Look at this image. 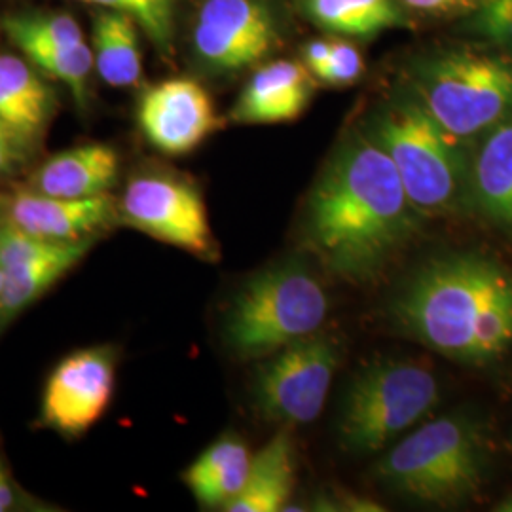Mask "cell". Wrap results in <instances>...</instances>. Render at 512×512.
Here are the masks:
<instances>
[{
	"mask_svg": "<svg viewBox=\"0 0 512 512\" xmlns=\"http://www.w3.org/2000/svg\"><path fill=\"white\" fill-rule=\"evenodd\" d=\"M274 18L262 0H205L194 27V46L220 71L255 65L274 48Z\"/></svg>",
	"mask_w": 512,
	"mask_h": 512,
	"instance_id": "11",
	"label": "cell"
},
{
	"mask_svg": "<svg viewBox=\"0 0 512 512\" xmlns=\"http://www.w3.org/2000/svg\"><path fill=\"white\" fill-rule=\"evenodd\" d=\"M365 71L361 52L344 40H332L329 61L317 78L329 86H351Z\"/></svg>",
	"mask_w": 512,
	"mask_h": 512,
	"instance_id": "27",
	"label": "cell"
},
{
	"mask_svg": "<svg viewBox=\"0 0 512 512\" xmlns=\"http://www.w3.org/2000/svg\"><path fill=\"white\" fill-rule=\"evenodd\" d=\"M95 69L112 88H131L143 78L137 23L120 12H103L93 25Z\"/></svg>",
	"mask_w": 512,
	"mask_h": 512,
	"instance_id": "21",
	"label": "cell"
},
{
	"mask_svg": "<svg viewBox=\"0 0 512 512\" xmlns=\"http://www.w3.org/2000/svg\"><path fill=\"white\" fill-rule=\"evenodd\" d=\"M338 361L336 342L319 334L275 351L256 372V412L289 427L311 423L325 408Z\"/></svg>",
	"mask_w": 512,
	"mask_h": 512,
	"instance_id": "8",
	"label": "cell"
},
{
	"mask_svg": "<svg viewBox=\"0 0 512 512\" xmlns=\"http://www.w3.org/2000/svg\"><path fill=\"white\" fill-rule=\"evenodd\" d=\"M296 454L287 431H279L253 456L247 482L238 497L224 509L228 512L285 511L294 490Z\"/></svg>",
	"mask_w": 512,
	"mask_h": 512,
	"instance_id": "19",
	"label": "cell"
},
{
	"mask_svg": "<svg viewBox=\"0 0 512 512\" xmlns=\"http://www.w3.org/2000/svg\"><path fill=\"white\" fill-rule=\"evenodd\" d=\"M84 4L103 6L110 12L126 14L147 33L156 48L164 54L171 52L173 19L177 0H76Z\"/></svg>",
	"mask_w": 512,
	"mask_h": 512,
	"instance_id": "24",
	"label": "cell"
},
{
	"mask_svg": "<svg viewBox=\"0 0 512 512\" xmlns=\"http://www.w3.org/2000/svg\"><path fill=\"white\" fill-rule=\"evenodd\" d=\"M120 160L109 145H84L55 154L35 175L40 194L55 198H92L107 194L118 179Z\"/></svg>",
	"mask_w": 512,
	"mask_h": 512,
	"instance_id": "17",
	"label": "cell"
},
{
	"mask_svg": "<svg viewBox=\"0 0 512 512\" xmlns=\"http://www.w3.org/2000/svg\"><path fill=\"white\" fill-rule=\"evenodd\" d=\"M95 241L97 236L74 241H50L37 255L6 268L0 293V323H8L50 291L63 275L69 274L92 251Z\"/></svg>",
	"mask_w": 512,
	"mask_h": 512,
	"instance_id": "16",
	"label": "cell"
},
{
	"mask_svg": "<svg viewBox=\"0 0 512 512\" xmlns=\"http://www.w3.org/2000/svg\"><path fill=\"white\" fill-rule=\"evenodd\" d=\"M317 27L340 37L368 38L406 25L399 0H294Z\"/></svg>",
	"mask_w": 512,
	"mask_h": 512,
	"instance_id": "20",
	"label": "cell"
},
{
	"mask_svg": "<svg viewBox=\"0 0 512 512\" xmlns=\"http://www.w3.org/2000/svg\"><path fill=\"white\" fill-rule=\"evenodd\" d=\"M329 310L317 275L298 260H285L245 281L226 313L224 338L241 359L268 357L317 334Z\"/></svg>",
	"mask_w": 512,
	"mask_h": 512,
	"instance_id": "5",
	"label": "cell"
},
{
	"mask_svg": "<svg viewBox=\"0 0 512 512\" xmlns=\"http://www.w3.org/2000/svg\"><path fill=\"white\" fill-rule=\"evenodd\" d=\"M0 215H4V202H0Z\"/></svg>",
	"mask_w": 512,
	"mask_h": 512,
	"instance_id": "34",
	"label": "cell"
},
{
	"mask_svg": "<svg viewBox=\"0 0 512 512\" xmlns=\"http://www.w3.org/2000/svg\"><path fill=\"white\" fill-rule=\"evenodd\" d=\"M486 459V444L475 421L444 416L395 444L376 465V476L399 494L446 507L480 490Z\"/></svg>",
	"mask_w": 512,
	"mask_h": 512,
	"instance_id": "6",
	"label": "cell"
},
{
	"mask_svg": "<svg viewBox=\"0 0 512 512\" xmlns=\"http://www.w3.org/2000/svg\"><path fill=\"white\" fill-rule=\"evenodd\" d=\"M249 446L226 433L207 446L183 473V482L205 509L224 511L243 490L251 469Z\"/></svg>",
	"mask_w": 512,
	"mask_h": 512,
	"instance_id": "18",
	"label": "cell"
},
{
	"mask_svg": "<svg viewBox=\"0 0 512 512\" xmlns=\"http://www.w3.org/2000/svg\"><path fill=\"white\" fill-rule=\"evenodd\" d=\"M366 133L384 148L421 217L467 207L471 145L442 129L412 90L374 110Z\"/></svg>",
	"mask_w": 512,
	"mask_h": 512,
	"instance_id": "3",
	"label": "cell"
},
{
	"mask_svg": "<svg viewBox=\"0 0 512 512\" xmlns=\"http://www.w3.org/2000/svg\"><path fill=\"white\" fill-rule=\"evenodd\" d=\"M495 511L512 512V495L511 497H507V499H503V501L495 507Z\"/></svg>",
	"mask_w": 512,
	"mask_h": 512,
	"instance_id": "32",
	"label": "cell"
},
{
	"mask_svg": "<svg viewBox=\"0 0 512 512\" xmlns=\"http://www.w3.org/2000/svg\"><path fill=\"white\" fill-rule=\"evenodd\" d=\"M0 84L14 99L37 139L52 112V93L33 69L16 55H0Z\"/></svg>",
	"mask_w": 512,
	"mask_h": 512,
	"instance_id": "22",
	"label": "cell"
},
{
	"mask_svg": "<svg viewBox=\"0 0 512 512\" xmlns=\"http://www.w3.org/2000/svg\"><path fill=\"white\" fill-rule=\"evenodd\" d=\"M313 80L304 63L279 59L256 69L245 84L230 120L245 126H270L293 122L308 109Z\"/></svg>",
	"mask_w": 512,
	"mask_h": 512,
	"instance_id": "14",
	"label": "cell"
},
{
	"mask_svg": "<svg viewBox=\"0 0 512 512\" xmlns=\"http://www.w3.org/2000/svg\"><path fill=\"white\" fill-rule=\"evenodd\" d=\"M27 57L37 65L40 71L50 74L55 80L69 86L80 103L84 101L88 76L95 67V57L88 42L69 46V48L38 50Z\"/></svg>",
	"mask_w": 512,
	"mask_h": 512,
	"instance_id": "25",
	"label": "cell"
},
{
	"mask_svg": "<svg viewBox=\"0 0 512 512\" xmlns=\"http://www.w3.org/2000/svg\"><path fill=\"white\" fill-rule=\"evenodd\" d=\"M118 219L133 230L202 258H215L217 243L200 190L167 173L129 179L118 203Z\"/></svg>",
	"mask_w": 512,
	"mask_h": 512,
	"instance_id": "9",
	"label": "cell"
},
{
	"mask_svg": "<svg viewBox=\"0 0 512 512\" xmlns=\"http://www.w3.org/2000/svg\"><path fill=\"white\" fill-rule=\"evenodd\" d=\"M19 145L10 131L0 124V175L10 173L18 160Z\"/></svg>",
	"mask_w": 512,
	"mask_h": 512,
	"instance_id": "30",
	"label": "cell"
},
{
	"mask_svg": "<svg viewBox=\"0 0 512 512\" xmlns=\"http://www.w3.org/2000/svg\"><path fill=\"white\" fill-rule=\"evenodd\" d=\"M16 507V490L0 461V512L12 511Z\"/></svg>",
	"mask_w": 512,
	"mask_h": 512,
	"instance_id": "31",
	"label": "cell"
},
{
	"mask_svg": "<svg viewBox=\"0 0 512 512\" xmlns=\"http://www.w3.org/2000/svg\"><path fill=\"white\" fill-rule=\"evenodd\" d=\"M4 217L27 234L52 241L92 238L120 222L118 203L109 192L71 200L25 190L4 203Z\"/></svg>",
	"mask_w": 512,
	"mask_h": 512,
	"instance_id": "13",
	"label": "cell"
},
{
	"mask_svg": "<svg viewBox=\"0 0 512 512\" xmlns=\"http://www.w3.org/2000/svg\"><path fill=\"white\" fill-rule=\"evenodd\" d=\"M112 346L80 349L55 366L42 393L40 423L63 437H80L101 420L116 385Z\"/></svg>",
	"mask_w": 512,
	"mask_h": 512,
	"instance_id": "10",
	"label": "cell"
},
{
	"mask_svg": "<svg viewBox=\"0 0 512 512\" xmlns=\"http://www.w3.org/2000/svg\"><path fill=\"white\" fill-rule=\"evenodd\" d=\"M421 215L384 148L353 131L330 156L306 207V239L330 274L366 283L420 230Z\"/></svg>",
	"mask_w": 512,
	"mask_h": 512,
	"instance_id": "1",
	"label": "cell"
},
{
	"mask_svg": "<svg viewBox=\"0 0 512 512\" xmlns=\"http://www.w3.org/2000/svg\"><path fill=\"white\" fill-rule=\"evenodd\" d=\"M330 50H332V40H325V38H315L304 46V65L310 69L313 76H317L325 69Z\"/></svg>",
	"mask_w": 512,
	"mask_h": 512,
	"instance_id": "29",
	"label": "cell"
},
{
	"mask_svg": "<svg viewBox=\"0 0 512 512\" xmlns=\"http://www.w3.org/2000/svg\"><path fill=\"white\" fill-rule=\"evenodd\" d=\"M137 120L148 143L167 156H184L219 128L215 105L202 84L171 78L143 93Z\"/></svg>",
	"mask_w": 512,
	"mask_h": 512,
	"instance_id": "12",
	"label": "cell"
},
{
	"mask_svg": "<svg viewBox=\"0 0 512 512\" xmlns=\"http://www.w3.org/2000/svg\"><path fill=\"white\" fill-rule=\"evenodd\" d=\"M465 33L501 50H512V0H484L465 23Z\"/></svg>",
	"mask_w": 512,
	"mask_h": 512,
	"instance_id": "26",
	"label": "cell"
},
{
	"mask_svg": "<svg viewBox=\"0 0 512 512\" xmlns=\"http://www.w3.org/2000/svg\"><path fill=\"white\" fill-rule=\"evenodd\" d=\"M2 285H4V270H2V264H0V293H2Z\"/></svg>",
	"mask_w": 512,
	"mask_h": 512,
	"instance_id": "33",
	"label": "cell"
},
{
	"mask_svg": "<svg viewBox=\"0 0 512 512\" xmlns=\"http://www.w3.org/2000/svg\"><path fill=\"white\" fill-rule=\"evenodd\" d=\"M435 374L412 361H378L363 368L348 387L340 442L355 454H374L412 429L439 404Z\"/></svg>",
	"mask_w": 512,
	"mask_h": 512,
	"instance_id": "7",
	"label": "cell"
},
{
	"mask_svg": "<svg viewBox=\"0 0 512 512\" xmlns=\"http://www.w3.org/2000/svg\"><path fill=\"white\" fill-rule=\"evenodd\" d=\"M412 93L442 129L473 145L512 114V54L448 48L412 69Z\"/></svg>",
	"mask_w": 512,
	"mask_h": 512,
	"instance_id": "4",
	"label": "cell"
},
{
	"mask_svg": "<svg viewBox=\"0 0 512 512\" xmlns=\"http://www.w3.org/2000/svg\"><path fill=\"white\" fill-rule=\"evenodd\" d=\"M467 207L512 234V114L471 145Z\"/></svg>",
	"mask_w": 512,
	"mask_h": 512,
	"instance_id": "15",
	"label": "cell"
},
{
	"mask_svg": "<svg viewBox=\"0 0 512 512\" xmlns=\"http://www.w3.org/2000/svg\"><path fill=\"white\" fill-rule=\"evenodd\" d=\"M4 27L25 55L38 50L69 48L86 42L80 25L65 14L10 18L4 21Z\"/></svg>",
	"mask_w": 512,
	"mask_h": 512,
	"instance_id": "23",
	"label": "cell"
},
{
	"mask_svg": "<svg viewBox=\"0 0 512 512\" xmlns=\"http://www.w3.org/2000/svg\"><path fill=\"white\" fill-rule=\"evenodd\" d=\"M404 8L425 16L471 14L484 0H399Z\"/></svg>",
	"mask_w": 512,
	"mask_h": 512,
	"instance_id": "28",
	"label": "cell"
},
{
	"mask_svg": "<svg viewBox=\"0 0 512 512\" xmlns=\"http://www.w3.org/2000/svg\"><path fill=\"white\" fill-rule=\"evenodd\" d=\"M391 315L425 348L488 365L512 348V270L476 253L431 260L404 283Z\"/></svg>",
	"mask_w": 512,
	"mask_h": 512,
	"instance_id": "2",
	"label": "cell"
}]
</instances>
